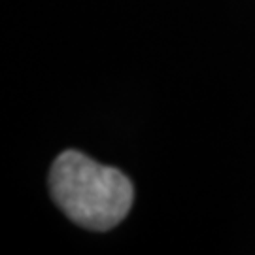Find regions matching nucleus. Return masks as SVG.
<instances>
[{"label": "nucleus", "mask_w": 255, "mask_h": 255, "mask_svg": "<svg viewBox=\"0 0 255 255\" xmlns=\"http://www.w3.org/2000/svg\"><path fill=\"white\" fill-rule=\"evenodd\" d=\"M49 191L74 223L91 231L116 227L132 206V183L118 168L80 151H63L49 172Z\"/></svg>", "instance_id": "1"}]
</instances>
